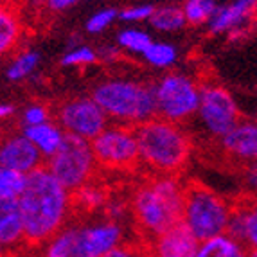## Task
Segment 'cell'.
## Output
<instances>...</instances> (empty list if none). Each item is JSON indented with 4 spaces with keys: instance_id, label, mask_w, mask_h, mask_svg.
<instances>
[{
    "instance_id": "cell-33",
    "label": "cell",
    "mask_w": 257,
    "mask_h": 257,
    "mask_svg": "<svg viewBox=\"0 0 257 257\" xmlns=\"http://www.w3.org/2000/svg\"><path fill=\"white\" fill-rule=\"evenodd\" d=\"M51 11H63V9L70 8L77 2V0H43Z\"/></svg>"
},
{
    "instance_id": "cell-15",
    "label": "cell",
    "mask_w": 257,
    "mask_h": 257,
    "mask_svg": "<svg viewBox=\"0 0 257 257\" xmlns=\"http://www.w3.org/2000/svg\"><path fill=\"white\" fill-rule=\"evenodd\" d=\"M221 150L234 162H253L257 155V128L253 122L241 120L230 132L221 135Z\"/></svg>"
},
{
    "instance_id": "cell-2",
    "label": "cell",
    "mask_w": 257,
    "mask_h": 257,
    "mask_svg": "<svg viewBox=\"0 0 257 257\" xmlns=\"http://www.w3.org/2000/svg\"><path fill=\"white\" fill-rule=\"evenodd\" d=\"M128 209L141 239L151 241L182 221V184L176 176H150L133 187Z\"/></svg>"
},
{
    "instance_id": "cell-13",
    "label": "cell",
    "mask_w": 257,
    "mask_h": 257,
    "mask_svg": "<svg viewBox=\"0 0 257 257\" xmlns=\"http://www.w3.org/2000/svg\"><path fill=\"white\" fill-rule=\"evenodd\" d=\"M198 244L184 221H178L151 241H146V257H194Z\"/></svg>"
},
{
    "instance_id": "cell-28",
    "label": "cell",
    "mask_w": 257,
    "mask_h": 257,
    "mask_svg": "<svg viewBox=\"0 0 257 257\" xmlns=\"http://www.w3.org/2000/svg\"><path fill=\"white\" fill-rule=\"evenodd\" d=\"M103 257H146V241L139 239L137 243L117 244Z\"/></svg>"
},
{
    "instance_id": "cell-14",
    "label": "cell",
    "mask_w": 257,
    "mask_h": 257,
    "mask_svg": "<svg viewBox=\"0 0 257 257\" xmlns=\"http://www.w3.org/2000/svg\"><path fill=\"white\" fill-rule=\"evenodd\" d=\"M42 153L26 137H9L0 142V166L24 175L42 166Z\"/></svg>"
},
{
    "instance_id": "cell-1",
    "label": "cell",
    "mask_w": 257,
    "mask_h": 257,
    "mask_svg": "<svg viewBox=\"0 0 257 257\" xmlns=\"http://www.w3.org/2000/svg\"><path fill=\"white\" fill-rule=\"evenodd\" d=\"M17 203L27 248L51 241L70 216L69 191L49 173L45 164L26 175V187Z\"/></svg>"
},
{
    "instance_id": "cell-25",
    "label": "cell",
    "mask_w": 257,
    "mask_h": 257,
    "mask_svg": "<svg viewBox=\"0 0 257 257\" xmlns=\"http://www.w3.org/2000/svg\"><path fill=\"white\" fill-rule=\"evenodd\" d=\"M142 54H144L146 61H150L155 67H169L176 60V51L171 45H167V43L151 42Z\"/></svg>"
},
{
    "instance_id": "cell-16",
    "label": "cell",
    "mask_w": 257,
    "mask_h": 257,
    "mask_svg": "<svg viewBox=\"0 0 257 257\" xmlns=\"http://www.w3.org/2000/svg\"><path fill=\"white\" fill-rule=\"evenodd\" d=\"M0 244L6 248L26 246L24 243V227L18 210L17 200L0 198Z\"/></svg>"
},
{
    "instance_id": "cell-32",
    "label": "cell",
    "mask_w": 257,
    "mask_h": 257,
    "mask_svg": "<svg viewBox=\"0 0 257 257\" xmlns=\"http://www.w3.org/2000/svg\"><path fill=\"white\" fill-rule=\"evenodd\" d=\"M26 124L27 126H36L43 124V122H49V110L45 106H31L26 111Z\"/></svg>"
},
{
    "instance_id": "cell-27",
    "label": "cell",
    "mask_w": 257,
    "mask_h": 257,
    "mask_svg": "<svg viewBox=\"0 0 257 257\" xmlns=\"http://www.w3.org/2000/svg\"><path fill=\"white\" fill-rule=\"evenodd\" d=\"M117 40H119V43L122 47L133 52H144L148 49V45L153 42V40L150 38V35H146V33H142V31H137V29L122 31Z\"/></svg>"
},
{
    "instance_id": "cell-23",
    "label": "cell",
    "mask_w": 257,
    "mask_h": 257,
    "mask_svg": "<svg viewBox=\"0 0 257 257\" xmlns=\"http://www.w3.org/2000/svg\"><path fill=\"white\" fill-rule=\"evenodd\" d=\"M77 227L61 228L51 241H47L43 257H70L72 255L74 237H76Z\"/></svg>"
},
{
    "instance_id": "cell-17",
    "label": "cell",
    "mask_w": 257,
    "mask_h": 257,
    "mask_svg": "<svg viewBox=\"0 0 257 257\" xmlns=\"http://www.w3.org/2000/svg\"><path fill=\"white\" fill-rule=\"evenodd\" d=\"M255 15V0H234L225 8L216 9L214 17L210 18V31L223 33L241 26Z\"/></svg>"
},
{
    "instance_id": "cell-10",
    "label": "cell",
    "mask_w": 257,
    "mask_h": 257,
    "mask_svg": "<svg viewBox=\"0 0 257 257\" xmlns=\"http://www.w3.org/2000/svg\"><path fill=\"white\" fill-rule=\"evenodd\" d=\"M58 122L65 128V133L92 141L106 128L108 115L92 97H76L60 106Z\"/></svg>"
},
{
    "instance_id": "cell-8",
    "label": "cell",
    "mask_w": 257,
    "mask_h": 257,
    "mask_svg": "<svg viewBox=\"0 0 257 257\" xmlns=\"http://www.w3.org/2000/svg\"><path fill=\"white\" fill-rule=\"evenodd\" d=\"M155 103L160 119L180 122L193 115L200 104L196 83L182 74H169L155 88Z\"/></svg>"
},
{
    "instance_id": "cell-3",
    "label": "cell",
    "mask_w": 257,
    "mask_h": 257,
    "mask_svg": "<svg viewBox=\"0 0 257 257\" xmlns=\"http://www.w3.org/2000/svg\"><path fill=\"white\" fill-rule=\"evenodd\" d=\"M141 162L155 175L176 176L184 171L191 159L193 141L171 120L151 117L133 126Z\"/></svg>"
},
{
    "instance_id": "cell-9",
    "label": "cell",
    "mask_w": 257,
    "mask_h": 257,
    "mask_svg": "<svg viewBox=\"0 0 257 257\" xmlns=\"http://www.w3.org/2000/svg\"><path fill=\"white\" fill-rule=\"evenodd\" d=\"M200 90V115L210 132L221 137L244 119L227 88L205 83Z\"/></svg>"
},
{
    "instance_id": "cell-30",
    "label": "cell",
    "mask_w": 257,
    "mask_h": 257,
    "mask_svg": "<svg viewBox=\"0 0 257 257\" xmlns=\"http://www.w3.org/2000/svg\"><path fill=\"white\" fill-rule=\"evenodd\" d=\"M115 17H119L115 9H103V11L95 13L90 20L86 22V29L90 31V33H99V31L106 29Z\"/></svg>"
},
{
    "instance_id": "cell-21",
    "label": "cell",
    "mask_w": 257,
    "mask_h": 257,
    "mask_svg": "<svg viewBox=\"0 0 257 257\" xmlns=\"http://www.w3.org/2000/svg\"><path fill=\"white\" fill-rule=\"evenodd\" d=\"M150 20H151V26L160 31H178L185 26L184 11L178 6L155 8Z\"/></svg>"
},
{
    "instance_id": "cell-5",
    "label": "cell",
    "mask_w": 257,
    "mask_h": 257,
    "mask_svg": "<svg viewBox=\"0 0 257 257\" xmlns=\"http://www.w3.org/2000/svg\"><path fill=\"white\" fill-rule=\"evenodd\" d=\"M92 99L106 115L119 120L139 124L157 115L155 90L135 81H104L94 88Z\"/></svg>"
},
{
    "instance_id": "cell-20",
    "label": "cell",
    "mask_w": 257,
    "mask_h": 257,
    "mask_svg": "<svg viewBox=\"0 0 257 257\" xmlns=\"http://www.w3.org/2000/svg\"><path fill=\"white\" fill-rule=\"evenodd\" d=\"M24 137L31 141L36 146V150L45 157H52L58 151L63 139V132L56 124L51 122H43V124L27 126L24 130Z\"/></svg>"
},
{
    "instance_id": "cell-24",
    "label": "cell",
    "mask_w": 257,
    "mask_h": 257,
    "mask_svg": "<svg viewBox=\"0 0 257 257\" xmlns=\"http://www.w3.org/2000/svg\"><path fill=\"white\" fill-rule=\"evenodd\" d=\"M24 187H26V175L24 173L0 166V198L18 200Z\"/></svg>"
},
{
    "instance_id": "cell-26",
    "label": "cell",
    "mask_w": 257,
    "mask_h": 257,
    "mask_svg": "<svg viewBox=\"0 0 257 257\" xmlns=\"http://www.w3.org/2000/svg\"><path fill=\"white\" fill-rule=\"evenodd\" d=\"M38 65V54L36 52H27V54H22L17 61H15L8 70V77L11 81H18V79H24L26 76H29L35 67Z\"/></svg>"
},
{
    "instance_id": "cell-18",
    "label": "cell",
    "mask_w": 257,
    "mask_h": 257,
    "mask_svg": "<svg viewBox=\"0 0 257 257\" xmlns=\"http://www.w3.org/2000/svg\"><path fill=\"white\" fill-rule=\"evenodd\" d=\"M24 35V22L18 6L0 2V56L18 47Z\"/></svg>"
},
{
    "instance_id": "cell-29",
    "label": "cell",
    "mask_w": 257,
    "mask_h": 257,
    "mask_svg": "<svg viewBox=\"0 0 257 257\" xmlns=\"http://www.w3.org/2000/svg\"><path fill=\"white\" fill-rule=\"evenodd\" d=\"M97 60V56H95L94 51L86 47H81V49H76V51L69 52V54L65 56L63 61L61 63L65 67H81V65H90Z\"/></svg>"
},
{
    "instance_id": "cell-35",
    "label": "cell",
    "mask_w": 257,
    "mask_h": 257,
    "mask_svg": "<svg viewBox=\"0 0 257 257\" xmlns=\"http://www.w3.org/2000/svg\"><path fill=\"white\" fill-rule=\"evenodd\" d=\"M0 257H13V253L9 252V248H6V246L0 244Z\"/></svg>"
},
{
    "instance_id": "cell-36",
    "label": "cell",
    "mask_w": 257,
    "mask_h": 257,
    "mask_svg": "<svg viewBox=\"0 0 257 257\" xmlns=\"http://www.w3.org/2000/svg\"><path fill=\"white\" fill-rule=\"evenodd\" d=\"M0 2H4V4H15V6H18V2H24V0H0Z\"/></svg>"
},
{
    "instance_id": "cell-6",
    "label": "cell",
    "mask_w": 257,
    "mask_h": 257,
    "mask_svg": "<svg viewBox=\"0 0 257 257\" xmlns=\"http://www.w3.org/2000/svg\"><path fill=\"white\" fill-rule=\"evenodd\" d=\"M45 167L69 193L86 184L97 173V164L88 141L72 133H63L60 148L49 157Z\"/></svg>"
},
{
    "instance_id": "cell-7",
    "label": "cell",
    "mask_w": 257,
    "mask_h": 257,
    "mask_svg": "<svg viewBox=\"0 0 257 257\" xmlns=\"http://www.w3.org/2000/svg\"><path fill=\"white\" fill-rule=\"evenodd\" d=\"M90 150L97 169L108 173H135L142 164L133 126L104 128L92 139Z\"/></svg>"
},
{
    "instance_id": "cell-4",
    "label": "cell",
    "mask_w": 257,
    "mask_h": 257,
    "mask_svg": "<svg viewBox=\"0 0 257 257\" xmlns=\"http://www.w3.org/2000/svg\"><path fill=\"white\" fill-rule=\"evenodd\" d=\"M230 202L203 182L191 178L182 185V221L198 243L225 234Z\"/></svg>"
},
{
    "instance_id": "cell-31",
    "label": "cell",
    "mask_w": 257,
    "mask_h": 257,
    "mask_svg": "<svg viewBox=\"0 0 257 257\" xmlns=\"http://www.w3.org/2000/svg\"><path fill=\"white\" fill-rule=\"evenodd\" d=\"M155 6H137V8H128L124 11H120V18L122 20H146L151 17Z\"/></svg>"
},
{
    "instance_id": "cell-11",
    "label": "cell",
    "mask_w": 257,
    "mask_h": 257,
    "mask_svg": "<svg viewBox=\"0 0 257 257\" xmlns=\"http://www.w3.org/2000/svg\"><path fill=\"white\" fill-rule=\"evenodd\" d=\"M120 237H122V228L119 223L111 219L94 227H77L70 257H103L120 243Z\"/></svg>"
},
{
    "instance_id": "cell-12",
    "label": "cell",
    "mask_w": 257,
    "mask_h": 257,
    "mask_svg": "<svg viewBox=\"0 0 257 257\" xmlns=\"http://www.w3.org/2000/svg\"><path fill=\"white\" fill-rule=\"evenodd\" d=\"M228 237L236 239L248 250H255L257 243V212L255 196L243 194L230 202V214H228L227 230Z\"/></svg>"
},
{
    "instance_id": "cell-19",
    "label": "cell",
    "mask_w": 257,
    "mask_h": 257,
    "mask_svg": "<svg viewBox=\"0 0 257 257\" xmlns=\"http://www.w3.org/2000/svg\"><path fill=\"white\" fill-rule=\"evenodd\" d=\"M253 253L255 250H248L227 234H219L198 244L194 257H252Z\"/></svg>"
},
{
    "instance_id": "cell-34",
    "label": "cell",
    "mask_w": 257,
    "mask_h": 257,
    "mask_svg": "<svg viewBox=\"0 0 257 257\" xmlns=\"http://www.w3.org/2000/svg\"><path fill=\"white\" fill-rule=\"evenodd\" d=\"M15 108L11 104H0V117H9L13 115Z\"/></svg>"
},
{
    "instance_id": "cell-22",
    "label": "cell",
    "mask_w": 257,
    "mask_h": 257,
    "mask_svg": "<svg viewBox=\"0 0 257 257\" xmlns=\"http://www.w3.org/2000/svg\"><path fill=\"white\" fill-rule=\"evenodd\" d=\"M216 9H218L216 0H185L182 11H184L185 24L202 26L214 17Z\"/></svg>"
}]
</instances>
